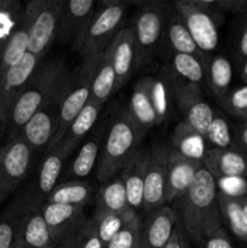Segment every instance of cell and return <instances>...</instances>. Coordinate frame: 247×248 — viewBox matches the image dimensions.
<instances>
[{"label":"cell","mask_w":247,"mask_h":248,"mask_svg":"<svg viewBox=\"0 0 247 248\" xmlns=\"http://www.w3.org/2000/svg\"><path fill=\"white\" fill-rule=\"evenodd\" d=\"M177 203L181 211L182 228L195 244L200 245L208 235L223 228L217 182L205 169L200 170L190 188Z\"/></svg>","instance_id":"6da1fadb"},{"label":"cell","mask_w":247,"mask_h":248,"mask_svg":"<svg viewBox=\"0 0 247 248\" xmlns=\"http://www.w3.org/2000/svg\"><path fill=\"white\" fill-rule=\"evenodd\" d=\"M69 73L67 63L62 58H51L39 64L9 111L1 135L5 142L19 135L24 125Z\"/></svg>","instance_id":"7a4b0ae2"},{"label":"cell","mask_w":247,"mask_h":248,"mask_svg":"<svg viewBox=\"0 0 247 248\" xmlns=\"http://www.w3.org/2000/svg\"><path fill=\"white\" fill-rule=\"evenodd\" d=\"M144 130L133 120L127 109L114 118L107 130L96 166V176L101 183L118 176L138 149Z\"/></svg>","instance_id":"3957f363"},{"label":"cell","mask_w":247,"mask_h":248,"mask_svg":"<svg viewBox=\"0 0 247 248\" xmlns=\"http://www.w3.org/2000/svg\"><path fill=\"white\" fill-rule=\"evenodd\" d=\"M102 55L84 58L81 64L74 72H70L67 93H65L62 109H61L57 132H56L55 138L45 153L50 152L51 149L57 147L64 140L65 135L69 130L70 124L91 99L92 82H93L94 74H96Z\"/></svg>","instance_id":"277c9868"},{"label":"cell","mask_w":247,"mask_h":248,"mask_svg":"<svg viewBox=\"0 0 247 248\" xmlns=\"http://www.w3.org/2000/svg\"><path fill=\"white\" fill-rule=\"evenodd\" d=\"M69 75L70 73L19 132L18 136L28 144L34 156L45 153L55 138L60 123L61 109L67 93Z\"/></svg>","instance_id":"5b68a950"},{"label":"cell","mask_w":247,"mask_h":248,"mask_svg":"<svg viewBox=\"0 0 247 248\" xmlns=\"http://www.w3.org/2000/svg\"><path fill=\"white\" fill-rule=\"evenodd\" d=\"M172 4L161 1L143 2L136 15L132 29L138 52V68L154 60L161 41L164 40L167 17Z\"/></svg>","instance_id":"8992f818"},{"label":"cell","mask_w":247,"mask_h":248,"mask_svg":"<svg viewBox=\"0 0 247 248\" xmlns=\"http://www.w3.org/2000/svg\"><path fill=\"white\" fill-rule=\"evenodd\" d=\"M127 9L128 2L116 0L104 1L97 9L79 51L82 57H93L108 50L119 33L125 28L124 24Z\"/></svg>","instance_id":"52a82bcc"},{"label":"cell","mask_w":247,"mask_h":248,"mask_svg":"<svg viewBox=\"0 0 247 248\" xmlns=\"http://www.w3.org/2000/svg\"><path fill=\"white\" fill-rule=\"evenodd\" d=\"M33 159V152L19 136L0 145V205L27 178Z\"/></svg>","instance_id":"ba28073f"},{"label":"cell","mask_w":247,"mask_h":248,"mask_svg":"<svg viewBox=\"0 0 247 248\" xmlns=\"http://www.w3.org/2000/svg\"><path fill=\"white\" fill-rule=\"evenodd\" d=\"M170 79L173 91V101L176 102L183 116V121L205 138L206 132L215 118L216 111L205 101L200 86L183 81L173 77L171 73H170Z\"/></svg>","instance_id":"9c48e42d"},{"label":"cell","mask_w":247,"mask_h":248,"mask_svg":"<svg viewBox=\"0 0 247 248\" xmlns=\"http://www.w3.org/2000/svg\"><path fill=\"white\" fill-rule=\"evenodd\" d=\"M64 2L65 0H34V15L29 33V53L44 60L57 36Z\"/></svg>","instance_id":"30bf717a"},{"label":"cell","mask_w":247,"mask_h":248,"mask_svg":"<svg viewBox=\"0 0 247 248\" xmlns=\"http://www.w3.org/2000/svg\"><path fill=\"white\" fill-rule=\"evenodd\" d=\"M172 6L179 14L198 47L207 55L215 51L219 41L218 14L202 9L194 0H178Z\"/></svg>","instance_id":"8fae6325"},{"label":"cell","mask_w":247,"mask_h":248,"mask_svg":"<svg viewBox=\"0 0 247 248\" xmlns=\"http://www.w3.org/2000/svg\"><path fill=\"white\" fill-rule=\"evenodd\" d=\"M94 0H69L64 2L56 40L79 52L90 23L97 11Z\"/></svg>","instance_id":"7c38bea8"},{"label":"cell","mask_w":247,"mask_h":248,"mask_svg":"<svg viewBox=\"0 0 247 248\" xmlns=\"http://www.w3.org/2000/svg\"><path fill=\"white\" fill-rule=\"evenodd\" d=\"M41 62L43 58L28 52L21 62L0 72V137L9 111Z\"/></svg>","instance_id":"4fadbf2b"},{"label":"cell","mask_w":247,"mask_h":248,"mask_svg":"<svg viewBox=\"0 0 247 248\" xmlns=\"http://www.w3.org/2000/svg\"><path fill=\"white\" fill-rule=\"evenodd\" d=\"M170 147L156 144L149 150L144 189H143V211L145 213L166 205V167Z\"/></svg>","instance_id":"5bb4252c"},{"label":"cell","mask_w":247,"mask_h":248,"mask_svg":"<svg viewBox=\"0 0 247 248\" xmlns=\"http://www.w3.org/2000/svg\"><path fill=\"white\" fill-rule=\"evenodd\" d=\"M202 169V161L184 156L170 147L166 167V205L177 202L188 191L196 174Z\"/></svg>","instance_id":"9a60e30c"},{"label":"cell","mask_w":247,"mask_h":248,"mask_svg":"<svg viewBox=\"0 0 247 248\" xmlns=\"http://www.w3.org/2000/svg\"><path fill=\"white\" fill-rule=\"evenodd\" d=\"M40 208L57 245L64 237L75 234L87 219L84 213L85 207L81 206L44 202L40 203Z\"/></svg>","instance_id":"2e32d148"},{"label":"cell","mask_w":247,"mask_h":248,"mask_svg":"<svg viewBox=\"0 0 247 248\" xmlns=\"http://www.w3.org/2000/svg\"><path fill=\"white\" fill-rule=\"evenodd\" d=\"M55 239L41 213L40 203L34 193L22 218L17 248H56Z\"/></svg>","instance_id":"e0dca14e"},{"label":"cell","mask_w":247,"mask_h":248,"mask_svg":"<svg viewBox=\"0 0 247 248\" xmlns=\"http://www.w3.org/2000/svg\"><path fill=\"white\" fill-rule=\"evenodd\" d=\"M142 222L143 248H166L178 224V217L171 206L161 207L145 213Z\"/></svg>","instance_id":"ac0fdd59"},{"label":"cell","mask_w":247,"mask_h":248,"mask_svg":"<svg viewBox=\"0 0 247 248\" xmlns=\"http://www.w3.org/2000/svg\"><path fill=\"white\" fill-rule=\"evenodd\" d=\"M33 15L34 0H31L27 4L26 9H23L18 22L0 52V72L14 67L15 64L21 62L24 56L28 53L29 33H31Z\"/></svg>","instance_id":"d6986e66"},{"label":"cell","mask_w":247,"mask_h":248,"mask_svg":"<svg viewBox=\"0 0 247 248\" xmlns=\"http://www.w3.org/2000/svg\"><path fill=\"white\" fill-rule=\"evenodd\" d=\"M202 165L216 181L247 176V155L236 149L210 148L203 155Z\"/></svg>","instance_id":"ffe728a7"},{"label":"cell","mask_w":247,"mask_h":248,"mask_svg":"<svg viewBox=\"0 0 247 248\" xmlns=\"http://www.w3.org/2000/svg\"><path fill=\"white\" fill-rule=\"evenodd\" d=\"M113 46V64L116 75L115 90H120L138 68V52L132 27H125L119 33Z\"/></svg>","instance_id":"44dd1931"},{"label":"cell","mask_w":247,"mask_h":248,"mask_svg":"<svg viewBox=\"0 0 247 248\" xmlns=\"http://www.w3.org/2000/svg\"><path fill=\"white\" fill-rule=\"evenodd\" d=\"M149 150L138 148L120 172V178L125 186L127 195L128 206L135 211L143 208V189L149 161Z\"/></svg>","instance_id":"7402d4cb"},{"label":"cell","mask_w":247,"mask_h":248,"mask_svg":"<svg viewBox=\"0 0 247 248\" xmlns=\"http://www.w3.org/2000/svg\"><path fill=\"white\" fill-rule=\"evenodd\" d=\"M74 148L61 142L56 148L45 153L38 176V191L35 193L39 203L45 202L46 198L57 186L65 160L72 155Z\"/></svg>","instance_id":"603a6c76"},{"label":"cell","mask_w":247,"mask_h":248,"mask_svg":"<svg viewBox=\"0 0 247 248\" xmlns=\"http://www.w3.org/2000/svg\"><path fill=\"white\" fill-rule=\"evenodd\" d=\"M34 193H19L0 215V248H17L22 218Z\"/></svg>","instance_id":"cb8c5ba5"},{"label":"cell","mask_w":247,"mask_h":248,"mask_svg":"<svg viewBox=\"0 0 247 248\" xmlns=\"http://www.w3.org/2000/svg\"><path fill=\"white\" fill-rule=\"evenodd\" d=\"M150 81L152 77H144L136 82L127 108L133 120L144 131L160 124L150 96Z\"/></svg>","instance_id":"d4e9b609"},{"label":"cell","mask_w":247,"mask_h":248,"mask_svg":"<svg viewBox=\"0 0 247 248\" xmlns=\"http://www.w3.org/2000/svg\"><path fill=\"white\" fill-rule=\"evenodd\" d=\"M164 39L166 40L171 53H185V55L196 56L207 62L210 61L207 58V55L198 47L193 36L190 35L188 28L184 24L183 19L179 16L178 12L173 9V6L167 17Z\"/></svg>","instance_id":"484cf974"},{"label":"cell","mask_w":247,"mask_h":248,"mask_svg":"<svg viewBox=\"0 0 247 248\" xmlns=\"http://www.w3.org/2000/svg\"><path fill=\"white\" fill-rule=\"evenodd\" d=\"M107 125H98L87 136L86 140L77 152V157L70 165V174L77 178H85L97 166L102 144L107 135Z\"/></svg>","instance_id":"4316f807"},{"label":"cell","mask_w":247,"mask_h":248,"mask_svg":"<svg viewBox=\"0 0 247 248\" xmlns=\"http://www.w3.org/2000/svg\"><path fill=\"white\" fill-rule=\"evenodd\" d=\"M131 208L128 206L125 186L120 176H116L101 184L96 196V208L93 215L123 213Z\"/></svg>","instance_id":"83f0119b"},{"label":"cell","mask_w":247,"mask_h":248,"mask_svg":"<svg viewBox=\"0 0 247 248\" xmlns=\"http://www.w3.org/2000/svg\"><path fill=\"white\" fill-rule=\"evenodd\" d=\"M116 75L113 64V46H109L108 50L102 55L101 61L97 67L92 82L91 99L103 106L111 94L116 91Z\"/></svg>","instance_id":"f1b7e54d"},{"label":"cell","mask_w":247,"mask_h":248,"mask_svg":"<svg viewBox=\"0 0 247 248\" xmlns=\"http://www.w3.org/2000/svg\"><path fill=\"white\" fill-rule=\"evenodd\" d=\"M218 205L223 224L227 225L237 240L247 245V218L240 198L225 195L218 191Z\"/></svg>","instance_id":"f546056e"},{"label":"cell","mask_w":247,"mask_h":248,"mask_svg":"<svg viewBox=\"0 0 247 248\" xmlns=\"http://www.w3.org/2000/svg\"><path fill=\"white\" fill-rule=\"evenodd\" d=\"M170 62H171L170 72L173 77L196 86H200L202 82L206 81L207 61H203L193 55L171 53Z\"/></svg>","instance_id":"4dcf8cb0"},{"label":"cell","mask_w":247,"mask_h":248,"mask_svg":"<svg viewBox=\"0 0 247 248\" xmlns=\"http://www.w3.org/2000/svg\"><path fill=\"white\" fill-rule=\"evenodd\" d=\"M206 81L216 98L222 102L230 92L232 81V62L223 55L211 58L206 67Z\"/></svg>","instance_id":"1f68e13d"},{"label":"cell","mask_w":247,"mask_h":248,"mask_svg":"<svg viewBox=\"0 0 247 248\" xmlns=\"http://www.w3.org/2000/svg\"><path fill=\"white\" fill-rule=\"evenodd\" d=\"M92 193H93L92 186L89 182L74 179V181L57 184L50 195L46 198L45 202L64 203V205L85 207V205H87L91 200Z\"/></svg>","instance_id":"d6a6232c"},{"label":"cell","mask_w":247,"mask_h":248,"mask_svg":"<svg viewBox=\"0 0 247 248\" xmlns=\"http://www.w3.org/2000/svg\"><path fill=\"white\" fill-rule=\"evenodd\" d=\"M205 143L206 140L203 136L196 132L194 128H191L188 124L182 120L172 136L171 148L181 153L184 156L202 161L203 155L206 153Z\"/></svg>","instance_id":"836d02e7"},{"label":"cell","mask_w":247,"mask_h":248,"mask_svg":"<svg viewBox=\"0 0 247 248\" xmlns=\"http://www.w3.org/2000/svg\"><path fill=\"white\" fill-rule=\"evenodd\" d=\"M102 107L103 106L97 103L96 101L90 99L89 103L81 109V111L77 114V118L70 124L69 130H68L67 135L62 142L75 149L79 145V143L92 132V128H93L94 124L98 119Z\"/></svg>","instance_id":"e575fe53"},{"label":"cell","mask_w":247,"mask_h":248,"mask_svg":"<svg viewBox=\"0 0 247 248\" xmlns=\"http://www.w3.org/2000/svg\"><path fill=\"white\" fill-rule=\"evenodd\" d=\"M137 215L135 210L128 208L123 213H108V215H93L92 220L96 224L98 235L102 242L106 246L135 216Z\"/></svg>","instance_id":"d590c367"},{"label":"cell","mask_w":247,"mask_h":248,"mask_svg":"<svg viewBox=\"0 0 247 248\" xmlns=\"http://www.w3.org/2000/svg\"><path fill=\"white\" fill-rule=\"evenodd\" d=\"M150 96H152V101L154 103V108L155 111H156L159 123L161 124L169 115L170 107H171L172 101H173V91H172L170 73L169 74L160 75L157 78L152 77Z\"/></svg>","instance_id":"8d00e7d4"},{"label":"cell","mask_w":247,"mask_h":248,"mask_svg":"<svg viewBox=\"0 0 247 248\" xmlns=\"http://www.w3.org/2000/svg\"><path fill=\"white\" fill-rule=\"evenodd\" d=\"M205 140L212 145L211 148L235 149V137H232L229 123L219 114L215 113V118L205 135Z\"/></svg>","instance_id":"74e56055"},{"label":"cell","mask_w":247,"mask_h":248,"mask_svg":"<svg viewBox=\"0 0 247 248\" xmlns=\"http://www.w3.org/2000/svg\"><path fill=\"white\" fill-rule=\"evenodd\" d=\"M106 248H143L142 219L136 215L108 244Z\"/></svg>","instance_id":"f35d334b"},{"label":"cell","mask_w":247,"mask_h":248,"mask_svg":"<svg viewBox=\"0 0 247 248\" xmlns=\"http://www.w3.org/2000/svg\"><path fill=\"white\" fill-rule=\"evenodd\" d=\"M220 104L230 115L236 116L242 120L247 119V84L230 90Z\"/></svg>","instance_id":"ab89813d"},{"label":"cell","mask_w":247,"mask_h":248,"mask_svg":"<svg viewBox=\"0 0 247 248\" xmlns=\"http://www.w3.org/2000/svg\"><path fill=\"white\" fill-rule=\"evenodd\" d=\"M196 5L202 9L212 11L215 14H230L247 15V0H194Z\"/></svg>","instance_id":"60d3db41"},{"label":"cell","mask_w":247,"mask_h":248,"mask_svg":"<svg viewBox=\"0 0 247 248\" xmlns=\"http://www.w3.org/2000/svg\"><path fill=\"white\" fill-rule=\"evenodd\" d=\"M74 248H106L92 218H87L75 234Z\"/></svg>","instance_id":"b9f144b4"},{"label":"cell","mask_w":247,"mask_h":248,"mask_svg":"<svg viewBox=\"0 0 247 248\" xmlns=\"http://www.w3.org/2000/svg\"><path fill=\"white\" fill-rule=\"evenodd\" d=\"M199 246H201V248H234L224 227L208 235Z\"/></svg>","instance_id":"7bdbcfd3"},{"label":"cell","mask_w":247,"mask_h":248,"mask_svg":"<svg viewBox=\"0 0 247 248\" xmlns=\"http://www.w3.org/2000/svg\"><path fill=\"white\" fill-rule=\"evenodd\" d=\"M236 51L240 60L244 63L247 62V15L242 16L241 24L237 31Z\"/></svg>","instance_id":"ee69618b"},{"label":"cell","mask_w":247,"mask_h":248,"mask_svg":"<svg viewBox=\"0 0 247 248\" xmlns=\"http://www.w3.org/2000/svg\"><path fill=\"white\" fill-rule=\"evenodd\" d=\"M235 149L247 155V119L242 120L235 136Z\"/></svg>","instance_id":"f6af8a7d"},{"label":"cell","mask_w":247,"mask_h":248,"mask_svg":"<svg viewBox=\"0 0 247 248\" xmlns=\"http://www.w3.org/2000/svg\"><path fill=\"white\" fill-rule=\"evenodd\" d=\"M166 248H189L188 239H186V235L179 220L176 227V230H174L173 235H172L171 241L169 242Z\"/></svg>","instance_id":"bcb514c9"},{"label":"cell","mask_w":247,"mask_h":248,"mask_svg":"<svg viewBox=\"0 0 247 248\" xmlns=\"http://www.w3.org/2000/svg\"><path fill=\"white\" fill-rule=\"evenodd\" d=\"M77 234V232H75ZM75 234L69 235V236L64 237L60 244L57 245L56 248H74V244H75Z\"/></svg>","instance_id":"7dc6e473"},{"label":"cell","mask_w":247,"mask_h":248,"mask_svg":"<svg viewBox=\"0 0 247 248\" xmlns=\"http://www.w3.org/2000/svg\"><path fill=\"white\" fill-rule=\"evenodd\" d=\"M240 200H241L242 207H244L245 215H246V218H247V195L241 196V198H240Z\"/></svg>","instance_id":"c3c4849f"},{"label":"cell","mask_w":247,"mask_h":248,"mask_svg":"<svg viewBox=\"0 0 247 248\" xmlns=\"http://www.w3.org/2000/svg\"><path fill=\"white\" fill-rule=\"evenodd\" d=\"M242 80L245 84H247V62L244 63V68H242Z\"/></svg>","instance_id":"681fc988"},{"label":"cell","mask_w":247,"mask_h":248,"mask_svg":"<svg viewBox=\"0 0 247 248\" xmlns=\"http://www.w3.org/2000/svg\"><path fill=\"white\" fill-rule=\"evenodd\" d=\"M4 2H5V1H1V0H0V9H1V7H2V5H4Z\"/></svg>","instance_id":"f907efd6"}]
</instances>
